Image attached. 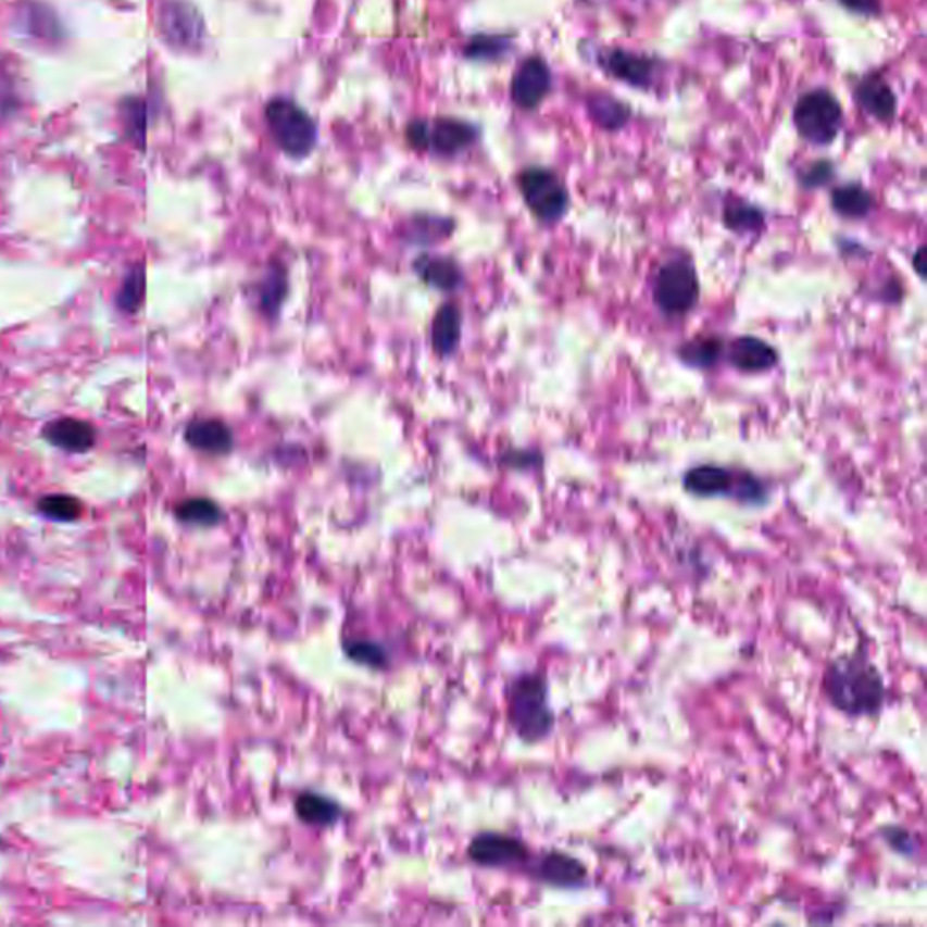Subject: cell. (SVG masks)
I'll use <instances>...</instances> for the list:
<instances>
[{"mask_svg": "<svg viewBox=\"0 0 927 927\" xmlns=\"http://www.w3.org/2000/svg\"><path fill=\"white\" fill-rule=\"evenodd\" d=\"M727 359L734 368L743 374H763L776 368L779 353L771 342L763 341L760 337L741 336L728 345Z\"/></svg>", "mask_w": 927, "mask_h": 927, "instance_id": "obj_17", "label": "cell"}, {"mask_svg": "<svg viewBox=\"0 0 927 927\" xmlns=\"http://www.w3.org/2000/svg\"><path fill=\"white\" fill-rule=\"evenodd\" d=\"M831 206L839 216L863 220L874 211L875 196L861 184H847L831 192Z\"/></svg>", "mask_w": 927, "mask_h": 927, "instance_id": "obj_24", "label": "cell"}, {"mask_svg": "<svg viewBox=\"0 0 927 927\" xmlns=\"http://www.w3.org/2000/svg\"><path fill=\"white\" fill-rule=\"evenodd\" d=\"M293 810H296V815L301 823L315 826V828L334 826L339 823L342 815L341 804L336 803L334 799L314 792L299 793L296 803H293Z\"/></svg>", "mask_w": 927, "mask_h": 927, "instance_id": "obj_23", "label": "cell"}, {"mask_svg": "<svg viewBox=\"0 0 927 927\" xmlns=\"http://www.w3.org/2000/svg\"><path fill=\"white\" fill-rule=\"evenodd\" d=\"M882 837H885V841L890 844L897 853H902V855H907V857H915L920 853V841H918V837L913 834V831L906 830V828H901V826H888L882 830Z\"/></svg>", "mask_w": 927, "mask_h": 927, "instance_id": "obj_34", "label": "cell"}, {"mask_svg": "<svg viewBox=\"0 0 927 927\" xmlns=\"http://www.w3.org/2000/svg\"><path fill=\"white\" fill-rule=\"evenodd\" d=\"M553 87L551 67L542 57L524 60L511 80V98L521 109L533 111L548 98Z\"/></svg>", "mask_w": 927, "mask_h": 927, "instance_id": "obj_13", "label": "cell"}, {"mask_svg": "<svg viewBox=\"0 0 927 927\" xmlns=\"http://www.w3.org/2000/svg\"><path fill=\"white\" fill-rule=\"evenodd\" d=\"M723 222L730 230L739 234L755 233L765 225V212L760 206L744 201H734L723 212Z\"/></svg>", "mask_w": 927, "mask_h": 927, "instance_id": "obj_29", "label": "cell"}, {"mask_svg": "<svg viewBox=\"0 0 927 927\" xmlns=\"http://www.w3.org/2000/svg\"><path fill=\"white\" fill-rule=\"evenodd\" d=\"M16 33L29 38L32 42L43 46H59L65 40V27L62 26L57 11L38 0H22L15 8Z\"/></svg>", "mask_w": 927, "mask_h": 927, "instance_id": "obj_12", "label": "cell"}, {"mask_svg": "<svg viewBox=\"0 0 927 927\" xmlns=\"http://www.w3.org/2000/svg\"><path fill=\"white\" fill-rule=\"evenodd\" d=\"M412 268L424 285L439 292H456L466 283V274L462 271L461 263L450 255L424 252L412 261Z\"/></svg>", "mask_w": 927, "mask_h": 927, "instance_id": "obj_15", "label": "cell"}, {"mask_svg": "<svg viewBox=\"0 0 927 927\" xmlns=\"http://www.w3.org/2000/svg\"><path fill=\"white\" fill-rule=\"evenodd\" d=\"M516 187L533 216L546 225L564 220L569 211L571 196L559 174L548 167H526L516 176Z\"/></svg>", "mask_w": 927, "mask_h": 927, "instance_id": "obj_7", "label": "cell"}, {"mask_svg": "<svg viewBox=\"0 0 927 927\" xmlns=\"http://www.w3.org/2000/svg\"><path fill=\"white\" fill-rule=\"evenodd\" d=\"M288 272L287 266L277 261H272L260 281L255 283V304L266 320H277L281 306L288 296Z\"/></svg>", "mask_w": 927, "mask_h": 927, "instance_id": "obj_21", "label": "cell"}, {"mask_svg": "<svg viewBox=\"0 0 927 927\" xmlns=\"http://www.w3.org/2000/svg\"><path fill=\"white\" fill-rule=\"evenodd\" d=\"M464 315L459 304L446 301L435 312L429 325V347L435 355L448 359L461 347Z\"/></svg>", "mask_w": 927, "mask_h": 927, "instance_id": "obj_18", "label": "cell"}, {"mask_svg": "<svg viewBox=\"0 0 927 927\" xmlns=\"http://www.w3.org/2000/svg\"><path fill=\"white\" fill-rule=\"evenodd\" d=\"M524 874L537 880L540 885L553 888H580L589 879L586 864L569 853L549 850V852L533 853Z\"/></svg>", "mask_w": 927, "mask_h": 927, "instance_id": "obj_11", "label": "cell"}, {"mask_svg": "<svg viewBox=\"0 0 927 927\" xmlns=\"http://www.w3.org/2000/svg\"><path fill=\"white\" fill-rule=\"evenodd\" d=\"M174 515L179 522L198 527L220 526L225 518L222 508L214 500L205 497H195V499L179 502L174 510Z\"/></svg>", "mask_w": 927, "mask_h": 927, "instance_id": "obj_27", "label": "cell"}, {"mask_svg": "<svg viewBox=\"0 0 927 927\" xmlns=\"http://www.w3.org/2000/svg\"><path fill=\"white\" fill-rule=\"evenodd\" d=\"M38 511L51 521L73 522L82 515V504L70 494H48L38 500Z\"/></svg>", "mask_w": 927, "mask_h": 927, "instance_id": "obj_33", "label": "cell"}, {"mask_svg": "<svg viewBox=\"0 0 927 927\" xmlns=\"http://www.w3.org/2000/svg\"><path fill=\"white\" fill-rule=\"evenodd\" d=\"M265 120L272 138L287 156L303 160L317 143V124L299 103L287 97L266 102Z\"/></svg>", "mask_w": 927, "mask_h": 927, "instance_id": "obj_3", "label": "cell"}, {"mask_svg": "<svg viewBox=\"0 0 927 927\" xmlns=\"http://www.w3.org/2000/svg\"><path fill=\"white\" fill-rule=\"evenodd\" d=\"M678 359L689 368L711 369L725 355V342L717 337H692L679 345Z\"/></svg>", "mask_w": 927, "mask_h": 927, "instance_id": "obj_25", "label": "cell"}, {"mask_svg": "<svg viewBox=\"0 0 927 927\" xmlns=\"http://www.w3.org/2000/svg\"><path fill=\"white\" fill-rule=\"evenodd\" d=\"M793 127L812 146H830L842 129L844 109L834 92L814 89L799 98L792 113Z\"/></svg>", "mask_w": 927, "mask_h": 927, "instance_id": "obj_6", "label": "cell"}, {"mask_svg": "<svg viewBox=\"0 0 927 927\" xmlns=\"http://www.w3.org/2000/svg\"><path fill=\"white\" fill-rule=\"evenodd\" d=\"M185 442L192 450L212 456H225L236 448V437L227 423L220 418H195L185 428Z\"/></svg>", "mask_w": 927, "mask_h": 927, "instance_id": "obj_16", "label": "cell"}, {"mask_svg": "<svg viewBox=\"0 0 927 927\" xmlns=\"http://www.w3.org/2000/svg\"><path fill=\"white\" fill-rule=\"evenodd\" d=\"M587 111L598 127L611 130V133L624 129L630 120L629 105H625L624 102H619L618 98L605 95V92H594L587 98Z\"/></svg>", "mask_w": 927, "mask_h": 927, "instance_id": "obj_26", "label": "cell"}, {"mask_svg": "<svg viewBox=\"0 0 927 927\" xmlns=\"http://www.w3.org/2000/svg\"><path fill=\"white\" fill-rule=\"evenodd\" d=\"M531 855L526 842L499 831H483L467 847V857L483 868L524 872Z\"/></svg>", "mask_w": 927, "mask_h": 927, "instance_id": "obj_10", "label": "cell"}, {"mask_svg": "<svg viewBox=\"0 0 927 927\" xmlns=\"http://www.w3.org/2000/svg\"><path fill=\"white\" fill-rule=\"evenodd\" d=\"M700 277L692 261L684 255L663 263L654 279V303L663 314L685 315L700 299Z\"/></svg>", "mask_w": 927, "mask_h": 927, "instance_id": "obj_8", "label": "cell"}, {"mask_svg": "<svg viewBox=\"0 0 927 927\" xmlns=\"http://www.w3.org/2000/svg\"><path fill=\"white\" fill-rule=\"evenodd\" d=\"M508 719L516 736L526 743H538L551 736L556 725L549 685L540 673L516 676L508 687Z\"/></svg>", "mask_w": 927, "mask_h": 927, "instance_id": "obj_2", "label": "cell"}, {"mask_svg": "<svg viewBox=\"0 0 927 927\" xmlns=\"http://www.w3.org/2000/svg\"><path fill=\"white\" fill-rule=\"evenodd\" d=\"M120 116L124 122L125 135L140 151L147 143V100L140 97H127L120 103Z\"/></svg>", "mask_w": 927, "mask_h": 927, "instance_id": "obj_28", "label": "cell"}, {"mask_svg": "<svg viewBox=\"0 0 927 927\" xmlns=\"http://www.w3.org/2000/svg\"><path fill=\"white\" fill-rule=\"evenodd\" d=\"M158 33L168 48L196 53L205 42V22L189 0H162L158 8Z\"/></svg>", "mask_w": 927, "mask_h": 927, "instance_id": "obj_9", "label": "cell"}, {"mask_svg": "<svg viewBox=\"0 0 927 927\" xmlns=\"http://www.w3.org/2000/svg\"><path fill=\"white\" fill-rule=\"evenodd\" d=\"M597 62L607 75L636 89H649L656 75V62L651 57L627 49H602L598 51Z\"/></svg>", "mask_w": 927, "mask_h": 927, "instance_id": "obj_14", "label": "cell"}, {"mask_svg": "<svg viewBox=\"0 0 927 927\" xmlns=\"http://www.w3.org/2000/svg\"><path fill=\"white\" fill-rule=\"evenodd\" d=\"M684 486L701 499L730 497L743 504H761L766 500L765 484L747 472H734L716 464H701L685 473Z\"/></svg>", "mask_w": 927, "mask_h": 927, "instance_id": "obj_4", "label": "cell"}, {"mask_svg": "<svg viewBox=\"0 0 927 927\" xmlns=\"http://www.w3.org/2000/svg\"><path fill=\"white\" fill-rule=\"evenodd\" d=\"M848 11H853L857 15L877 16L882 11L880 0H839Z\"/></svg>", "mask_w": 927, "mask_h": 927, "instance_id": "obj_37", "label": "cell"}, {"mask_svg": "<svg viewBox=\"0 0 927 927\" xmlns=\"http://www.w3.org/2000/svg\"><path fill=\"white\" fill-rule=\"evenodd\" d=\"M43 439L49 444L70 453H86L97 442V429L78 418H59L43 428Z\"/></svg>", "mask_w": 927, "mask_h": 927, "instance_id": "obj_20", "label": "cell"}, {"mask_svg": "<svg viewBox=\"0 0 927 927\" xmlns=\"http://www.w3.org/2000/svg\"><path fill=\"white\" fill-rule=\"evenodd\" d=\"M511 37L508 35H475L464 48V54L473 60H499L510 53Z\"/></svg>", "mask_w": 927, "mask_h": 927, "instance_id": "obj_32", "label": "cell"}, {"mask_svg": "<svg viewBox=\"0 0 927 927\" xmlns=\"http://www.w3.org/2000/svg\"><path fill=\"white\" fill-rule=\"evenodd\" d=\"M826 701L848 717L879 716L888 687L868 652H852L828 663L820 684Z\"/></svg>", "mask_w": 927, "mask_h": 927, "instance_id": "obj_1", "label": "cell"}, {"mask_svg": "<svg viewBox=\"0 0 927 927\" xmlns=\"http://www.w3.org/2000/svg\"><path fill=\"white\" fill-rule=\"evenodd\" d=\"M540 462H542V456L535 451L511 450L500 456V464L505 467H513V469H529V467L540 466Z\"/></svg>", "mask_w": 927, "mask_h": 927, "instance_id": "obj_36", "label": "cell"}, {"mask_svg": "<svg viewBox=\"0 0 927 927\" xmlns=\"http://www.w3.org/2000/svg\"><path fill=\"white\" fill-rule=\"evenodd\" d=\"M478 135L477 125L448 116L412 120L404 133L408 146L415 151L442 158L456 156L466 151L478 140Z\"/></svg>", "mask_w": 927, "mask_h": 927, "instance_id": "obj_5", "label": "cell"}, {"mask_svg": "<svg viewBox=\"0 0 927 927\" xmlns=\"http://www.w3.org/2000/svg\"><path fill=\"white\" fill-rule=\"evenodd\" d=\"M143 298H146V268L143 265H135L125 276L124 285L116 296V303L127 314H136L143 304Z\"/></svg>", "mask_w": 927, "mask_h": 927, "instance_id": "obj_31", "label": "cell"}, {"mask_svg": "<svg viewBox=\"0 0 927 927\" xmlns=\"http://www.w3.org/2000/svg\"><path fill=\"white\" fill-rule=\"evenodd\" d=\"M924 258H926V254H924V247H920V249L913 254V268L917 271L918 276L923 277V279L926 277V263H924Z\"/></svg>", "mask_w": 927, "mask_h": 927, "instance_id": "obj_38", "label": "cell"}, {"mask_svg": "<svg viewBox=\"0 0 927 927\" xmlns=\"http://www.w3.org/2000/svg\"><path fill=\"white\" fill-rule=\"evenodd\" d=\"M345 654L352 662L364 665V667L386 668L390 665V652L385 647L372 640H347L342 643Z\"/></svg>", "mask_w": 927, "mask_h": 927, "instance_id": "obj_30", "label": "cell"}, {"mask_svg": "<svg viewBox=\"0 0 927 927\" xmlns=\"http://www.w3.org/2000/svg\"><path fill=\"white\" fill-rule=\"evenodd\" d=\"M834 176H836L834 163L828 162V160H819V162L810 163L809 167L799 173V184L806 189H819V187L830 184Z\"/></svg>", "mask_w": 927, "mask_h": 927, "instance_id": "obj_35", "label": "cell"}, {"mask_svg": "<svg viewBox=\"0 0 927 927\" xmlns=\"http://www.w3.org/2000/svg\"><path fill=\"white\" fill-rule=\"evenodd\" d=\"M855 100L864 113L879 122H891L897 114V97L890 84L880 75L864 76L855 87Z\"/></svg>", "mask_w": 927, "mask_h": 927, "instance_id": "obj_19", "label": "cell"}, {"mask_svg": "<svg viewBox=\"0 0 927 927\" xmlns=\"http://www.w3.org/2000/svg\"><path fill=\"white\" fill-rule=\"evenodd\" d=\"M455 230V222L450 217L435 214H413L402 223L399 236L408 245H435L450 238Z\"/></svg>", "mask_w": 927, "mask_h": 927, "instance_id": "obj_22", "label": "cell"}]
</instances>
